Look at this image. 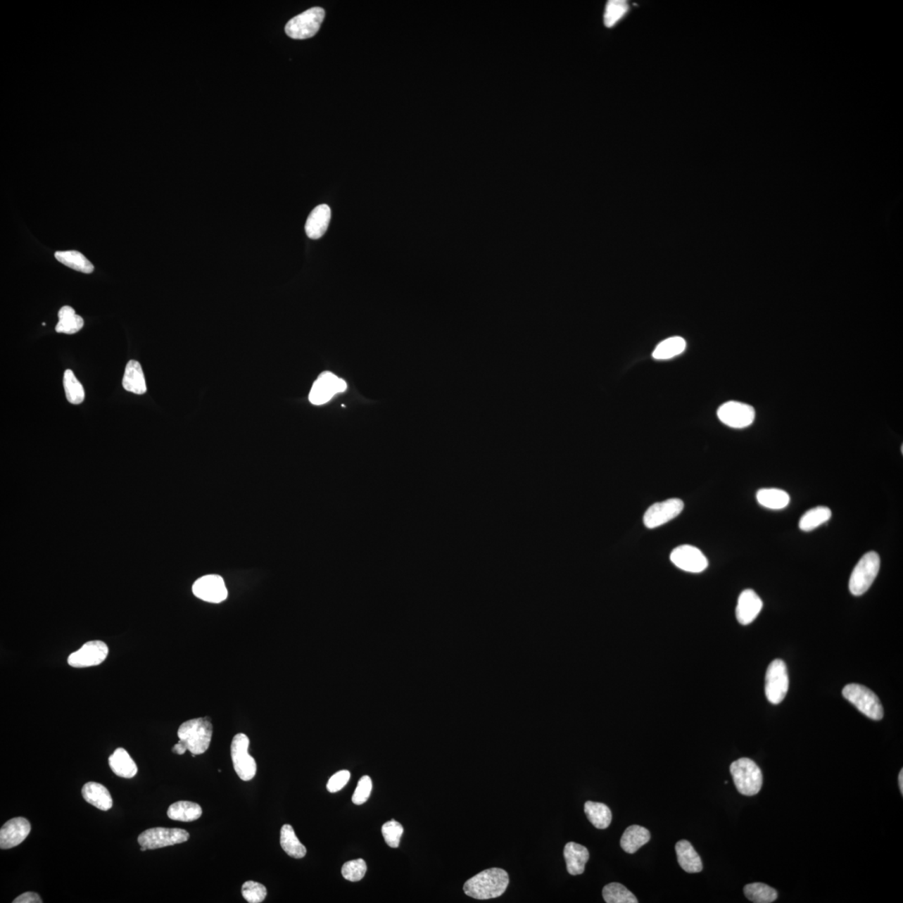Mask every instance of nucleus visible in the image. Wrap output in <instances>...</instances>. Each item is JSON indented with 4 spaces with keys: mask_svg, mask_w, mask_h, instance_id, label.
Instances as JSON below:
<instances>
[{
    "mask_svg": "<svg viewBox=\"0 0 903 903\" xmlns=\"http://www.w3.org/2000/svg\"><path fill=\"white\" fill-rule=\"evenodd\" d=\"M510 883L509 875L501 869H491L481 871L465 883L464 891L467 896L478 900H488L503 895Z\"/></svg>",
    "mask_w": 903,
    "mask_h": 903,
    "instance_id": "1",
    "label": "nucleus"
},
{
    "mask_svg": "<svg viewBox=\"0 0 903 903\" xmlns=\"http://www.w3.org/2000/svg\"><path fill=\"white\" fill-rule=\"evenodd\" d=\"M177 736L193 756L202 754L210 745L213 725L208 718L191 719L181 725Z\"/></svg>",
    "mask_w": 903,
    "mask_h": 903,
    "instance_id": "2",
    "label": "nucleus"
},
{
    "mask_svg": "<svg viewBox=\"0 0 903 903\" xmlns=\"http://www.w3.org/2000/svg\"><path fill=\"white\" fill-rule=\"evenodd\" d=\"M731 773L736 788L742 795H757L763 784L762 772L753 760L741 758L731 765Z\"/></svg>",
    "mask_w": 903,
    "mask_h": 903,
    "instance_id": "3",
    "label": "nucleus"
},
{
    "mask_svg": "<svg viewBox=\"0 0 903 903\" xmlns=\"http://www.w3.org/2000/svg\"><path fill=\"white\" fill-rule=\"evenodd\" d=\"M880 567V556L875 551L862 556L852 573L849 581V590L854 595H861L869 590Z\"/></svg>",
    "mask_w": 903,
    "mask_h": 903,
    "instance_id": "4",
    "label": "nucleus"
},
{
    "mask_svg": "<svg viewBox=\"0 0 903 903\" xmlns=\"http://www.w3.org/2000/svg\"><path fill=\"white\" fill-rule=\"evenodd\" d=\"M842 695L863 714L871 719H883L884 710L880 700L869 688L851 683L843 688Z\"/></svg>",
    "mask_w": 903,
    "mask_h": 903,
    "instance_id": "5",
    "label": "nucleus"
},
{
    "mask_svg": "<svg viewBox=\"0 0 903 903\" xmlns=\"http://www.w3.org/2000/svg\"><path fill=\"white\" fill-rule=\"evenodd\" d=\"M324 18L322 8L314 7L292 18L286 25L288 37L295 39L313 37L322 25Z\"/></svg>",
    "mask_w": 903,
    "mask_h": 903,
    "instance_id": "6",
    "label": "nucleus"
},
{
    "mask_svg": "<svg viewBox=\"0 0 903 903\" xmlns=\"http://www.w3.org/2000/svg\"><path fill=\"white\" fill-rule=\"evenodd\" d=\"M789 689V676L784 661L776 659L769 665L765 675V696L769 702L778 705Z\"/></svg>",
    "mask_w": 903,
    "mask_h": 903,
    "instance_id": "7",
    "label": "nucleus"
},
{
    "mask_svg": "<svg viewBox=\"0 0 903 903\" xmlns=\"http://www.w3.org/2000/svg\"><path fill=\"white\" fill-rule=\"evenodd\" d=\"M250 740L244 733H238L231 744V757L234 769L244 781H250L256 775L257 764L255 759L248 754Z\"/></svg>",
    "mask_w": 903,
    "mask_h": 903,
    "instance_id": "8",
    "label": "nucleus"
},
{
    "mask_svg": "<svg viewBox=\"0 0 903 903\" xmlns=\"http://www.w3.org/2000/svg\"><path fill=\"white\" fill-rule=\"evenodd\" d=\"M189 838V833L185 830L156 827L141 833L139 836V843L141 847L155 850L184 843Z\"/></svg>",
    "mask_w": 903,
    "mask_h": 903,
    "instance_id": "9",
    "label": "nucleus"
},
{
    "mask_svg": "<svg viewBox=\"0 0 903 903\" xmlns=\"http://www.w3.org/2000/svg\"><path fill=\"white\" fill-rule=\"evenodd\" d=\"M346 389L348 384L344 380L330 372H324L314 382L309 400L314 405H323L330 401L336 394L343 393Z\"/></svg>",
    "mask_w": 903,
    "mask_h": 903,
    "instance_id": "10",
    "label": "nucleus"
},
{
    "mask_svg": "<svg viewBox=\"0 0 903 903\" xmlns=\"http://www.w3.org/2000/svg\"><path fill=\"white\" fill-rule=\"evenodd\" d=\"M109 649L101 640H90L68 657V664L75 669L100 665L108 656Z\"/></svg>",
    "mask_w": 903,
    "mask_h": 903,
    "instance_id": "11",
    "label": "nucleus"
},
{
    "mask_svg": "<svg viewBox=\"0 0 903 903\" xmlns=\"http://www.w3.org/2000/svg\"><path fill=\"white\" fill-rule=\"evenodd\" d=\"M718 417L725 425L733 429H744L753 424L755 411L748 404L731 401L719 408Z\"/></svg>",
    "mask_w": 903,
    "mask_h": 903,
    "instance_id": "12",
    "label": "nucleus"
},
{
    "mask_svg": "<svg viewBox=\"0 0 903 903\" xmlns=\"http://www.w3.org/2000/svg\"><path fill=\"white\" fill-rule=\"evenodd\" d=\"M684 504L681 500L670 499L656 503L644 514L643 522L648 529H654L669 522L682 512Z\"/></svg>",
    "mask_w": 903,
    "mask_h": 903,
    "instance_id": "13",
    "label": "nucleus"
},
{
    "mask_svg": "<svg viewBox=\"0 0 903 903\" xmlns=\"http://www.w3.org/2000/svg\"><path fill=\"white\" fill-rule=\"evenodd\" d=\"M670 560L676 567L691 573H700L709 566L708 560L700 549L684 545L677 547L671 553Z\"/></svg>",
    "mask_w": 903,
    "mask_h": 903,
    "instance_id": "14",
    "label": "nucleus"
},
{
    "mask_svg": "<svg viewBox=\"0 0 903 903\" xmlns=\"http://www.w3.org/2000/svg\"><path fill=\"white\" fill-rule=\"evenodd\" d=\"M193 593L198 598L210 603H220L228 597L225 581L217 575L199 578L193 586Z\"/></svg>",
    "mask_w": 903,
    "mask_h": 903,
    "instance_id": "15",
    "label": "nucleus"
},
{
    "mask_svg": "<svg viewBox=\"0 0 903 903\" xmlns=\"http://www.w3.org/2000/svg\"><path fill=\"white\" fill-rule=\"evenodd\" d=\"M30 822L23 817L13 818L0 830V848L11 849L19 846L30 833Z\"/></svg>",
    "mask_w": 903,
    "mask_h": 903,
    "instance_id": "16",
    "label": "nucleus"
},
{
    "mask_svg": "<svg viewBox=\"0 0 903 903\" xmlns=\"http://www.w3.org/2000/svg\"><path fill=\"white\" fill-rule=\"evenodd\" d=\"M763 608V602L757 593L751 589L743 591L738 597L736 617L742 625H749L759 616Z\"/></svg>",
    "mask_w": 903,
    "mask_h": 903,
    "instance_id": "17",
    "label": "nucleus"
},
{
    "mask_svg": "<svg viewBox=\"0 0 903 903\" xmlns=\"http://www.w3.org/2000/svg\"><path fill=\"white\" fill-rule=\"evenodd\" d=\"M331 217V208L327 204H322V206L314 208L306 221L305 232L307 236L312 239L322 238L324 233L327 232L329 224H330Z\"/></svg>",
    "mask_w": 903,
    "mask_h": 903,
    "instance_id": "18",
    "label": "nucleus"
},
{
    "mask_svg": "<svg viewBox=\"0 0 903 903\" xmlns=\"http://www.w3.org/2000/svg\"><path fill=\"white\" fill-rule=\"evenodd\" d=\"M564 857L567 862L568 873L572 876H576L584 873L590 854L588 850L581 845L569 842L564 847Z\"/></svg>",
    "mask_w": 903,
    "mask_h": 903,
    "instance_id": "19",
    "label": "nucleus"
},
{
    "mask_svg": "<svg viewBox=\"0 0 903 903\" xmlns=\"http://www.w3.org/2000/svg\"><path fill=\"white\" fill-rule=\"evenodd\" d=\"M82 796L93 807L108 812L113 807V798L104 785L96 782H89L83 786Z\"/></svg>",
    "mask_w": 903,
    "mask_h": 903,
    "instance_id": "20",
    "label": "nucleus"
},
{
    "mask_svg": "<svg viewBox=\"0 0 903 903\" xmlns=\"http://www.w3.org/2000/svg\"><path fill=\"white\" fill-rule=\"evenodd\" d=\"M675 849L679 865L685 871L688 873H700L702 870V860L690 842L686 840H680L676 844Z\"/></svg>",
    "mask_w": 903,
    "mask_h": 903,
    "instance_id": "21",
    "label": "nucleus"
},
{
    "mask_svg": "<svg viewBox=\"0 0 903 903\" xmlns=\"http://www.w3.org/2000/svg\"><path fill=\"white\" fill-rule=\"evenodd\" d=\"M124 389L130 393L142 395L146 393V385L144 371L141 364L131 360L129 361L122 379Z\"/></svg>",
    "mask_w": 903,
    "mask_h": 903,
    "instance_id": "22",
    "label": "nucleus"
},
{
    "mask_svg": "<svg viewBox=\"0 0 903 903\" xmlns=\"http://www.w3.org/2000/svg\"><path fill=\"white\" fill-rule=\"evenodd\" d=\"M650 831L643 826L633 825L627 827L621 838V847L624 852L633 854L649 842Z\"/></svg>",
    "mask_w": 903,
    "mask_h": 903,
    "instance_id": "23",
    "label": "nucleus"
},
{
    "mask_svg": "<svg viewBox=\"0 0 903 903\" xmlns=\"http://www.w3.org/2000/svg\"><path fill=\"white\" fill-rule=\"evenodd\" d=\"M109 765L115 775L125 778L134 777L139 771L134 760L122 748L115 750L113 754L110 756Z\"/></svg>",
    "mask_w": 903,
    "mask_h": 903,
    "instance_id": "24",
    "label": "nucleus"
},
{
    "mask_svg": "<svg viewBox=\"0 0 903 903\" xmlns=\"http://www.w3.org/2000/svg\"><path fill=\"white\" fill-rule=\"evenodd\" d=\"M758 503L769 510H778L788 506L790 498L788 493L778 488H762L758 491Z\"/></svg>",
    "mask_w": 903,
    "mask_h": 903,
    "instance_id": "25",
    "label": "nucleus"
},
{
    "mask_svg": "<svg viewBox=\"0 0 903 903\" xmlns=\"http://www.w3.org/2000/svg\"><path fill=\"white\" fill-rule=\"evenodd\" d=\"M203 814L199 804L190 802H177L168 808V816L173 821L184 822L199 819Z\"/></svg>",
    "mask_w": 903,
    "mask_h": 903,
    "instance_id": "26",
    "label": "nucleus"
},
{
    "mask_svg": "<svg viewBox=\"0 0 903 903\" xmlns=\"http://www.w3.org/2000/svg\"><path fill=\"white\" fill-rule=\"evenodd\" d=\"M58 317H59V322L56 327V331L58 333L72 335L81 331L84 327L83 318L75 314L72 307L68 305L62 307L58 313Z\"/></svg>",
    "mask_w": 903,
    "mask_h": 903,
    "instance_id": "27",
    "label": "nucleus"
},
{
    "mask_svg": "<svg viewBox=\"0 0 903 903\" xmlns=\"http://www.w3.org/2000/svg\"><path fill=\"white\" fill-rule=\"evenodd\" d=\"M280 845L287 855L301 859L306 855V848L298 839L291 825H284L280 831Z\"/></svg>",
    "mask_w": 903,
    "mask_h": 903,
    "instance_id": "28",
    "label": "nucleus"
},
{
    "mask_svg": "<svg viewBox=\"0 0 903 903\" xmlns=\"http://www.w3.org/2000/svg\"><path fill=\"white\" fill-rule=\"evenodd\" d=\"M585 813L595 828L606 829L611 824L612 812L605 804L587 802L585 804Z\"/></svg>",
    "mask_w": 903,
    "mask_h": 903,
    "instance_id": "29",
    "label": "nucleus"
},
{
    "mask_svg": "<svg viewBox=\"0 0 903 903\" xmlns=\"http://www.w3.org/2000/svg\"><path fill=\"white\" fill-rule=\"evenodd\" d=\"M56 259L69 268L84 274H91L94 265L84 257L82 253L75 251H57Z\"/></svg>",
    "mask_w": 903,
    "mask_h": 903,
    "instance_id": "30",
    "label": "nucleus"
},
{
    "mask_svg": "<svg viewBox=\"0 0 903 903\" xmlns=\"http://www.w3.org/2000/svg\"><path fill=\"white\" fill-rule=\"evenodd\" d=\"M831 515H833V513L827 507H816V508L811 509L803 514L800 519L799 527L803 531H812L817 527L821 526V524L829 522Z\"/></svg>",
    "mask_w": 903,
    "mask_h": 903,
    "instance_id": "31",
    "label": "nucleus"
},
{
    "mask_svg": "<svg viewBox=\"0 0 903 903\" xmlns=\"http://www.w3.org/2000/svg\"><path fill=\"white\" fill-rule=\"evenodd\" d=\"M686 349V341L680 336L667 338L657 346L652 353L656 360H667L677 357Z\"/></svg>",
    "mask_w": 903,
    "mask_h": 903,
    "instance_id": "32",
    "label": "nucleus"
},
{
    "mask_svg": "<svg viewBox=\"0 0 903 903\" xmlns=\"http://www.w3.org/2000/svg\"><path fill=\"white\" fill-rule=\"evenodd\" d=\"M745 895L751 902L755 903H771L778 897L776 889L764 883H751L744 888Z\"/></svg>",
    "mask_w": 903,
    "mask_h": 903,
    "instance_id": "33",
    "label": "nucleus"
},
{
    "mask_svg": "<svg viewBox=\"0 0 903 903\" xmlns=\"http://www.w3.org/2000/svg\"><path fill=\"white\" fill-rule=\"evenodd\" d=\"M602 896L607 903H638L637 897L624 885L612 883L602 890Z\"/></svg>",
    "mask_w": 903,
    "mask_h": 903,
    "instance_id": "34",
    "label": "nucleus"
},
{
    "mask_svg": "<svg viewBox=\"0 0 903 903\" xmlns=\"http://www.w3.org/2000/svg\"><path fill=\"white\" fill-rule=\"evenodd\" d=\"M63 385L68 401L74 405L81 404L84 400V391L81 382L70 369L64 373Z\"/></svg>",
    "mask_w": 903,
    "mask_h": 903,
    "instance_id": "35",
    "label": "nucleus"
},
{
    "mask_svg": "<svg viewBox=\"0 0 903 903\" xmlns=\"http://www.w3.org/2000/svg\"><path fill=\"white\" fill-rule=\"evenodd\" d=\"M629 10V3L624 0H611L606 6L604 14V24L607 28H612L624 18Z\"/></svg>",
    "mask_w": 903,
    "mask_h": 903,
    "instance_id": "36",
    "label": "nucleus"
},
{
    "mask_svg": "<svg viewBox=\"0 0 903 903\" xmlns=\"http://www.w3.org/2000/svg\"><path fill=\"white\" fill-rule=\"evenodd\" d=\"M367 866L363 859L346 862L342 866L341 873L343 878L350 882H359L366 874Z\"/></svg>",
    "mask_w": 903,
    "mask_h": 903,
    "instance_id": "37",
    "label": "nucleus"
},
{
    "mask_svg": "<svg viewBox=\"0 0 903 903\" xmlns=\"http://www.w3.org/2000/svg\"><path fill=\"white\" fill-rule=\"evenodd\" d=\"M385 842L391 848L399 847L400 840L403 833V827L395 820L385 823L381 828Z\"/></svg>",
    "mask_w": 903,
    "mask_h": 903,
    "instance_id": "38",
    "label": "nucleus"
},
{
    "mask_svg": "<svg viewBox=\"0 0 903 903\" xmlns=\"http://www.w3.org/2000/svg\"><path fill=\"white\" fill-rule=\"evenodd\" d=\"M242 895L248 902L260 903L265 899L267 890L264 885L248 880L243 885Z\"/></svg>",
    "mask_w": 903,
    "mask_h": 903,
    "instance_id": "39",
    "label": "nucleus"
},
{
    "mask_svg": "<svg viewBox=\"0 0 903 903\" xmlns=\"http://www.w3.org/2000/svg\"><path fill=\"white\" fill-rule=\"evenodd\" d=\"M372 790V778L367 776L362 777L360 778L357 789H355L353 794V802L355 804H358V806H361L370 797Z\"/></svg>",
    "mask_w": 903,
    "mask_h": 903,
    "instance_id": "40",
    "label": "nucleus"
},
{
    "mask_svg": "<svg viewBox=\"0 0 903 903\" xmlns=\"http://www.w3.org/2000/svg\"><path fill=\"white\" fill-rule=\"evenodd\" d=\"M351 777V773L348 771H341L332 776L327 783V790L329 793H336L337 791L344 788L348 784Z\"/></svg>",
    "mask_w": 903,
    "mask_h": 903,
    "instance_id": "41",
    "label": "nucleus"
},
{
    "mask_svg": "<svg viewBox=\"0 0 903 903\" xmlns=\"http://www.w3.org/2000/svg\"><path fill=\"white\" fill-rule=\"evenodd\" d=\"M13 902L14 903H42V900L41 897H39L37 893L25 892L24 894H22V895H20V897H18L15 900L13 901Z\"/></svg>",
    "mask_w": 903,
    "mask_h": 903,
    "instance_id": "42",
    "label": "nucleus"
},
{
    "mask_svg": "<svg viewBox=\"0 0 903 903\" xmlns=\"http://www.w3.org/2000/svg\"><path fill=\"white\" fill-rule=\"evenodd\" d=\"M187 750H188L186 749V747L184 746V745L182 744V743H181L180 741L177 743V744H176L172 749L173 753H175L179 755L184 754Z\"/></svg>",
    "mask_w": 903,
    "mask_h": 903,
    "instance_id": "43",
    "label": "nucleus"
},
{
    "mask_svg": "<svg viewBox=\"0 0 903 903\" xmlns=\"http://www.w3.org/2000/svg\"><path fill=\"white\" fill-rule=\"evenodd\" d=\"M899 787H900L902 795H903V771L902 769L899 773Z\"/></svg>",
    "mask_w": 903,
    "mask_h": 903,
    "instance_id": "44",
    "label": "nucleus"
},
{
    "mask_svg": "<svg viewBox=\"0 0 903 903\" xmlns=\"http://www.w3.org/2000/svg\"><path fill=\"white\" fill-rule=\"evenodd\" d=\"M140 850H141V852H146V850H149V849L146 848V847H141Z\"/></svg>",
    "mask_w": 903,
    "mask_h": 903,
    "instance_id": "45",
    "label": "nucleus"
}]
</instances>
